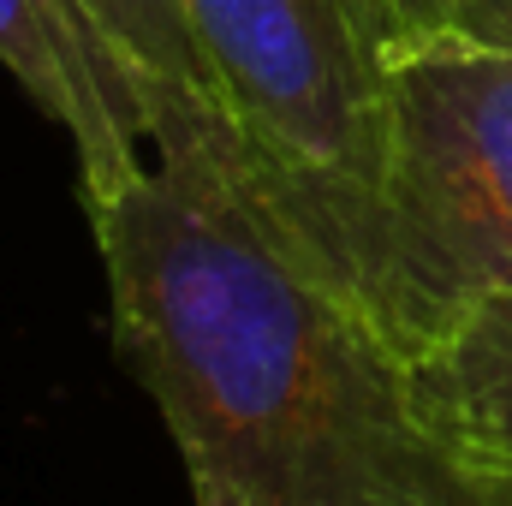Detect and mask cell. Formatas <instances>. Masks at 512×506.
<instances>
[{
    "label": "cell",
    "mask_w": 512,
    "mask_h": 506,
    "mask_svg": "<svg viewBox=\"0 0 512 506\" xmlns=\"http://www.w3.org/2000/svg\"><path fill=\"white\" fill-rule=\"evenodd\" d=\"M512 292V48L405 42L387 78L382 340L405 358Z\"/></svg>",
    "instance_id": "obj_3"
},
{
    "label": "cell",
    "mask_w": 512,
    "mask_h": 506,
    "mask_svg": "<svg viewBox=\"0 0 512 506\" xmlns=\"http://www.w3.org/2000/svg\"><path fill=\"white\" fill-rule=\"evenodd\" d=\"M233 131L227 191L382 334L393 0H185Z\"/></svg>",
    "instance_id": "obj_2"
},
{
    "label": "cell",
    "mask_w": 512,
    "mask_h": 506,
    "mask_svg": "<svg viewBox=\"0 0 512 506\" xmlns=\"http://www.w3.org/2000/svg\"><path fill=\"white\" fill-rule=\"evenodd\" d=\"M0 72L66 131L78 155L84 215H102L149 179V137L137 108L72 18L66 0H0Z\"/></svg>",
    "instance_id": "obj_4"
},
{
    "label": "cell",
    "mask_w": 512,
    "mask_h": 506,
    "mask_svg": "<svg viewBox=\"0 0 512 506\" xmlns=\"http://www.w3.org/2000/svg\"><path fill=\"white\" fill-rule=\"evenodd\" d=\"M405 393L429 435L512 506V292H489L405 352Z\"/></svg>",
    "instance_id": "obj_6"
},
{
    "label": "cell",
    "mask_w": 512,
    "mask_h": 506,
    "mask_svg": "<svg viewBox=\"0 0 512 506\" xmlns=\"http://www.w3.org/2000/svg\"><path fill=\"white\" fill-rule=\"evenodd\" d=\"M90 227L197 506H501L411 411L405 358L221 173L155 161Z\"/></svg>",
    "instance_id": "obj_1"
},
{
    "label": "cell",
    "mask_w": 512,
    "mask_h": 506,
    "mask_svg": "<svg viewBox=\"0 0 512 506\" xmlns=\"http://www.w3.org/2000/svg\"><path fill=\"white\" fill-rule=\"evenodd\" d=\"M405 42H495L512 48V0H393Z\"/></svg>",
    "instance_id": "obj_7"
},
{
    "label": "cell",
    "mask_w": 512,
    "mask_h": 506,
    "mask_svg": "<svg viewBox=\"0 0 512 506\" xmlns=\"http://www.w3.org/2000/svg\"><path fill=\"white\" fill-rule=\"evenodd\" d=\"M108 72L137 108L155 161H185L233 179V131L185 0H66Z\"/></svg>",
    "instance_id": "obj_5"
}]
</instances>
